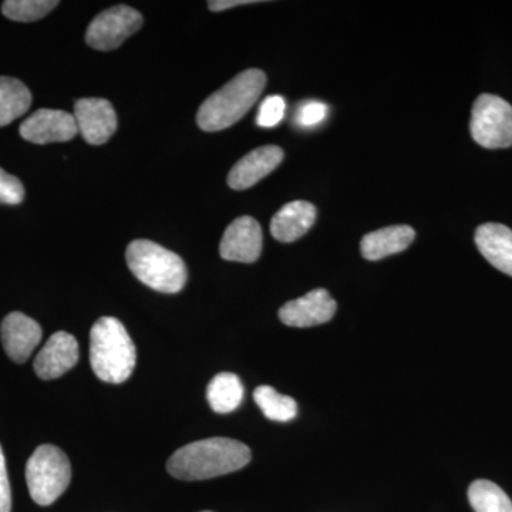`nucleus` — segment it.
I'll return each instance as SVG.
<instances>
[{"mask_svg": "<svg viewBox=\"0 0 512 512\" xmlns=\"http://www.w3.org/2000/svg\"><path fill=\"white\" fill-rule=\"evenodd\" d=\"M471 136L481 147L512 146V106L494 94H481L474 101L470 121Z\"/></svg>", "mask_w": 512, "mask_h": 512, "instance_id": "6", "label": "nucleus"}, {"mask_svg": "<svg viewBox=\"0 0 512 512\" xmlns=\"http://www.w3.org/2000/svg\"><path fill=\"white\" fill-rule=\"evenodd\" d=\"M128 268L138 281L157 292L177 293L187 284V266L181 256L147 239L127 247Z\"/></svg>", "mask_w": 512, "mask_h": 512, "instance_id": "4", "label": "nucleus"}, {"mask_svg": "<svg viewBox=\"0 0 512 512\" xmlns=\"http://www.w3.org/2000/svg\"><path fill=\"white\" fill-rule=\"evenodd\" d=\"M285 153L278 146H264L248 153L232 167L228 174V185L232 190L242 191L254 187L266 175L272 173L284 161Z\"/></svg>", "mask_w": 512, "mask_h": 512, "instance_id": "14", "label": "nucleus"}, {"mask_svg": "<svg viewBox=\"0 0 512 512\" xmlns=\"http://www.w3.org/2000/svg\"><path fill=\"white\" fill-rule=\"evenodd\" d=\"M336 309L338 305L326 289H313L302 298L285 303L279 309V319L291 328H312L329 322Z\"/></svg>", "mask_w": 512, "mask_h": 512, "instance_id": "10", "label": "nucleus"}, {"mask_svg": "<svg viewBox=\"0 0 512 512\" xmlns=\"http://www.w3.org/2000/svg\"><path fill=\"white\" fill-rule=\"evenodd\" d=\"M252 3H258V0H217V2H208V8L212 12H222L235 6L252 5Z\"/></svg>", "mask_w": 512, "mask_h": 512, "instance_id": "27", "label": "nucleus"}, {"mask_svg": "<svg viewBox=\"0 0 512 512\" xmlns=\"http://www.w3.org/2000/svg\"><path fill=\"white\" fill-rule=\"evenodd\" d=\"M266 76L258 69L239 73L217 93L201 104L197 124L201 130L214 133L238 123L264 92Z\"/></svg>", "mask_w": 512, "mask_h": 512, "instance_id": "2", "label": "nucleus"}, {"mask_svg": "<svg viewBox=\"0 0 512 512\" xmlns=\"http://www.w3.org/2000/svg\"><path fill=\"white\" fill-rule=\"evenodd\" d=\"M72 467L62 448L43 444L37 447L26 464V483L36 504L55 503L69 487Z\"/></svg>", "mask_w": 512, "mask_h": 512, "instance_id": "5", "label": "nucleus"}, {"mask_svg": "<svg viewBox=\"0 0 512 512\" xmlns=\"http://www.w3.org/2000/svg\"><path fill=\"white\" fill-rule=\"evenodd\" d=\"M474 239L478 251L494 268L512 276V229L488 222L477 228Z\"/></svg>", "mask_w": 512, "mask_h": 512, "instance_id": "15", "label": "nucleus"}, {"mask_svg": "<svg viewBox=\"0 0 512 512\" xmlns=\"http://www.w3.org/2000/svg\"><path fill=\"white\" fill-rule=\"evenodd\" d=\"M90 363L106 383H124L137 363L136 346L119 319L104 316L90 330Z\"/></svg>", "mask_w": 512, "mask_h": 512, "instance_id": "3", "label": "nucleus"}, {"mask_svg": "<svg viewBox=\"0 0 512 512\" xmlns=\"http://www.w3.org/2000/svg\"><path fill=\"white\" fill-rule=\"evenodd\" d=\"M143 26V16L130 6H114L101 12L90 23L86 32V43L101 52L117 49L124 40L133 36Z\"/></svg>", "mask_w": 512, "mask_h": 512, "instance_id": "7", "label": "nucleus"}, {"mask_svg": "<svg viewBox=\"0 0 512 512\" xmlns=\"http://www.w3.org/2000/svg\"><path fill=\"white\" fill-rule=\"evenodd\" d=\"M77 130L92 146L106 144L117 130V114L109 100L80 99L74 104Z\"/></svg>", "mask_w": 512, "mask_h": 512, "instance_id": "8", "label": "nucleus"}, {"mask_svg": "<svg viewBox=\"0 0 512 512\" xmlns=\"http://www.w3.org/2000/svg\"><path fill=\"white\" fill-rule=\"evenodd\" d=\"M25 198V187L18 177L0 168V204L18 205Z\"/></svg>", "mask_w": 512, "mask_h": 512, "instance_id": "25", "label": "nucleus"}, {"mask_svg": "<svg viewBox=\"0 0 512 512\" xmlns=\"http://www.w3.org/2000/svg\"><path fill=\"white\" fill-rule=\"evenodd\" d=\"M22 138L33 144L64 143L77 136L76 119L63 110L40 109L19 128Z\"/></svg>", "mask_w": 512, "mask_h": 512, "instance_id": "9", "label": "nucleus"}, {"mask_svg": "<svg viewBox=\"0 0 512 512\" xmlns=\"http://www.w3.org/2000/svg\"><path fill=\"white\" fill-rule=\"evenodd\" d=\"M204 512H211V511H204Z\"/></svg>", "mask_w": 512, "mask_h": 512, "instance_id": "28", "label": "nucleus"}, {"mask_svg": "<svg viewBox=\"0 0 512 512\" xmlns=\"http://www.w3.org/2000/svg\"><path fill=\"white\" fill-rule=\"evenodd\" d=\"M329 114V107L318 100L303 101L298 107L295 117V126L299 128L318 127L320 123L326 120Z\"/></svg>", "mask_w": 512, "mask_h": 512, "instance_id": "23", "label": "nucleus"}, {"mask_svg": "<svg viewBox=\"0 0 512 512\" xmlns=\"http://www.w3.org/2000/svg\"><path fill=\"white\" fill-rule=\"evenodd\" d=\"M251 450L238 440L212 437L187 444L167 461V470L183 481L210 480L248 466Z\"/></svg>", "mask_w": 512, "mask_h": 512, "instance_id": "1", "label": "nucleus"}, {"mask_svg": "<svg viewBox=\"0 0 512 512\" xmlns=\"http://www.w3.org/2000/svg\"><path fill=\"white\" fill-rule=\"evenodd\" d=\"M474 512H512V501L504 490L488 480H477L468 488Z\"/></svg>", "mask_w": 512, "mask_h": 512, "instance_id": "20", "label": "nucleus"}, {"mask_svg": "<svg viewBox=\"0 0 512 512\" xmlns=\"http://www.w3.org/2000/svg\"><path fill=\"white\" fill-rule=\"evenodd\" d=\"M416 231L409 225H393L365 235L360 244L367 261H379L386 256L406 251L413 244Z\"/></svg>", "mask_w": 512, "mask_h": 512, "instance_id": "17", "label": "nucleus"}, {"mask_svg": "<svg viewBox=\"0 0 512 512\" xmlns=\"http://www.w3.org/2000/svg\"><path fill=\"white\" fill-rule=\"evenodd\" d=\"M79 356L76 338L67 332H56L37 353L33 367L40 379L53 380L73 369L79 362Z\"/></svg>", "mask_w": 512, "mask_h": 512, "instance_id": "13", "label": "nucleus"}, {"mask_svg": "<svg viewBox=\"0 0 512 512\" xmlns=\"http://www.w3.org/2000/svg\"><path fill=\"white\" fill-rule=\"evenodd\" d=\"M6 355L16 363H25L42 342L43 330L35 319L25 313L12 312L0 326Z\"/></svg>", "mask_w": 512, "mask_h": 512, "instance_id": "12", "label": "nucleus"}, {"mask_svg": "<svg viewBox=\"0 0 512 512\" xmlns=\"http://www.w3.org/2000/svg\"><path fill=\"white\" fill-rule=\"evenodd\" d=\"M316 207L308 201H293L276 212L271 221V234L276 241L291 244L302 238L316 221Z\"/></svg>", "mask_w": 512, "mask_h": 512, "instance_id": "16", "label": "nucleus"}, {"mask_svg": "<svg viewBox=\"0 0 512 512\" xmlns=\"http://www.w3.org/2000/svg\"><path fill=\"white\" fill-rule=\"evenodd\" d=\"M56 6L59 2L55 0H6L2 12L10 20L29 23L45 18Z\"/></svg>", "mask_w": 512, "mask_h": 512, "instance_id": "22", "label": "nucleus"}, {"mask_svg": "<svg viewBox=\"0 0 512 512\" xmlns=\"http://www.w3.org/2000/svg\"><path fill=\"white\" fill-rule=\"evenodd\" d=\"M262 241V228L255 218H237L225 229L220 254L225 261L252 264L261 256Z\"/></svg>", "mask_w": 512, "mask_h": 512, "instance_id": "11", "label": "nucleus"}, {"mask_svg": "<svg viewBox=\"0 0 512 512\" xmlns=\"http://www.w3.org/2000/svg\"><path fill=\"white\" fill-rule=\"evenodd\" d=\"M255 403L265 414L266 419L281 421H291L298 414V404L292 397L285 396L276 392L274 387L259 386L254 392Z\"/></svg>", "mask_w": 512, "mask_h": 512, "instance_id": "21", "label": "nucleus"}, {"mask_svg": "<svg viewBox=\"0 0 512 512\" xmlns=\"http://www.w3.org/2000/svg\"><path fill=\"white\" fill-rule=\"evenodd\" d=\"M286 113V101L282 96L266 97L259 107L256 124L262 128L278 126L284 120Z\"/></svg>", "mask_w": 512, "mask_h": 512, "instance_id": "24", "label": "nucleus"}, {"mask_svg": "<svg viewBox=\"0 0 512 512\" xmlns=\"http://www.w3.org/2000/svg\"><path fill=\"white\" fill-rule=\"evenodd\" d=\"M32 106V93L25 83L13 77L0 76V127L8 126Z\"/></svg>", "mask_w": 512, "mask_h": 512, "instance_id": "18", "label": "nucleus"}, {"mask_svg": "<svg viewBox=\"0 0 512 512\" xmlns=\"http://www.w3.org/2000/svg\"><path fill=\"white\" fill-rule=\"evenodd\" d=\"M12 511V491H10L5 454L0 446V512Z\"/></svg>", "mask_w": 512, "mask_h": 512, "instance_id": "26", "label": "nucleus"}, {"mask_svg": "<svg viewBox=\"0 0 512 512\" xmlns=\"http://www.w3.org/2000/svg\"><path fill=\"white\" fill-rule=\"evenodd\" d=\"M244 399V386L234 373H220L211 380L207 389V400L218 414L234 412Z\"/></svg>", "mask_w": 512, "mask_h": 512, "instance_id": "19", "label": "nucleus"}]
</instances>
